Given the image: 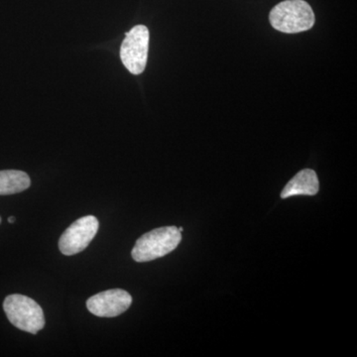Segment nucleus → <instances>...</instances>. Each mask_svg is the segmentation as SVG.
<instances>
[{
  "label": "nucleus",
  "mask_w": 357,
  "mask_h": 357,
  "mask_svg": "<svg viewBox=\"0 0 357 357\" xmlns=\"http://www.w3.org/2000/svg\"><path fill=\"white\" fill-rule=\"evenodd\" d=\"M7 319L18 330L36 335L45 326L43 310L36 301L20 294L7 296L3 302Z\"/></svg>",
  "instance_id": "3"
},
{
  "label": "nucleus",
  "mask_w": 357,
  "mask_h": 357,
  "mask_svg": "<svg viewBox=\"0 0 357 357\" xmlns=\"http://www.w3.org/2000/svg\"><path fill=\"white\" fill-rule=\"evenodd\" d=\"M149 30L146 26H134L126 33L121 47V59L126 69L133 75H140L146 68L149 49Z\"/></svg>",
  "instance_id": "4"
},
{
  "label": "nucleus",
  "mask_w": 357,
  "mask_h": 357,
  "mask_svg": "<svg viewBox=\"0 0 357 357\" xmlns=\"http://www.w3.org/2000/svg\"><path fill=\"white\" fill-rule=\"evenodd\" d=\"M178 231L180 232H183V230H184V229H183V227H178Z\"/></svg>",
  "instance_id": "10"
},
{
  "label": "nucleus",
  "mask_w": 357,
  "mask_h": 357,
  "mask_svg": "<svg viewBox=\"0 0 357 357\" xmlns=\"http://www.w3.org/2000/svg\"><path fill=\"white\" fill-rule=\"evenodd\" d=\"M182 232L176 227H164L151 230L136 241L131 255L136 262H148L163 257L177 248Z\"/></svg>",
  "instance_id": "2"
},
{
  "label": "nucleus",
  "mask_w": 357,
  "mask_h": 357,
  "mask_svg": "<svg viewBox=\"0 0 357 357\" xmlns=\"http://www.w3.org/2000/svg\"><path fill=\"white\" fill-rule=\"evenodd\" d=\"M0 222H1V218H0Z\"/></svg>",
  "instance_id": "11"
},
{
  "label": "nucleus",
  "mask_w": 357,
  "mask_h": 357,
  "mask_svg": "<svg viewBox=\"0 0 357 357\" xmlns=\"http://www.w3.org/2000/svg\"><path fill=\"white\" fill-rule=\"evenodd\" d=\"M132 304L130 294L121 289H112L96 294L86 301V307L91 314L102 318H114L128 311Z\"/></svg>",
  "instance_id": "6"
},
{
  "label": "nucleus",
  "mask_w": 357,
  "mask_h": 357,
  "mask_svg": "<svg viewBox=\"0 0 357 357\" xmlns=\"http://www.w3.org/2000/svg\"><path fill=\"white\" fill-rule=\"evenodd\" d=\"M8 222L9 223H13V222H15V218L14 217H10L8 218Z\"/></svg>",
  "instance_id": "9"
},
{
  "label": "nucleus",
  "mask_w": 357,
  "mask_h": 357,
  "mask_svg": "<svg viewBox=\"0 0 357 357\" xmlns=\"http://www.w3.org/2000/svg\"><path fill=\"white\" fill-rule=\"evenodd\" d=\"M269 21L274 29L295 34L311 29L316 18L311 6L304 0H285L270 11Z\"/></svg>",
  "instance_id": "1"
},
{
  "label": "nucleus",
  "mask_w": 357,
  "mask_h": 357,
  "mask_svg": "<svg viewBox=\"0 0 357 357\" xmlns=\"http://www.w3.org/2000/svg\"><path fill=\"white\" fill-rule=\"evenodd\" d=\"M31 185L28 174L20 170L0 171V196L17 194Z\"/></svg>",
  "instance_id": "8"
},
{
  "label": "nucleus",
  "mask_w": 357,
  "mask_h": 357,
  "mask_svg": "<svg viewBox=\"0 0 357 357\" xmlns=\"http://www.w3.org/2000/svg\"><path fill=\"white\" fill-rule=\"evenodd\" d=\"M98 218L86 215L79 218L66 229L59 241V248L64 255L70 256L82 252L88 248L98 234Z\"/></svg>",
  "instance_id": "5"
},
{
  "label": "nucleus",
  "mask_w": 357,
  "mask_h": 357,
  "mask_svg": "<svg viewBox=\"0 0 357 357\" xmlns=\"http://www.w3.org/2000/svg\"><path fill=\"white\" fill-rule=\"evenodd\" d=\"M319 183L318 176L312 169H304L289 181L281 192L282 199L294 196H314L318 194Z\"/></svg>",
  "instance_id": "7"
}]
</instances>
